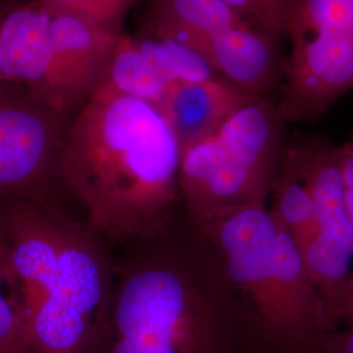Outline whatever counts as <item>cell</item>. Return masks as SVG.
<instances>
[{"label":"cell","instance_id":"obj_1","mask_svg":"<svg viewBox=\"0 0 353 353\" xmlns=\"http://www.w3.org/2000/svg\"><path fill=\"white\" fill-rule=\"evenodd\" d=\"M103 353H272L203 229L183 214L122 248Z\"/></svg>","mask_w":353,"mask_h":353},{"label":"cell","instance_id":"obj_2","mask_svg":"<svg viewBox=\"0 0 353 353\" xmlns=\"http://www.w3.org/2000/svg\"><path fill=\"white\" fill-rule=\"evenodd\" d=\"M182 150L150 102L102 83L72 114L58 178L112 248L166 233L183 214Z\"/></svg>","mask_w":353,"mask_h":353},{"label":"cell","instance_id":"obj_3","mask_svg":"<svg viewBox=\"0 0 353 353\" xmlns=\"http://www.w3.org/2000/svg\"><path fill=\"white\" fill-rule=\"evenodd\" d=\"M20 283L29 353H103L117 262L89 225L46 201L0 199Z\"/></svg>","mask_w":353,"mask_h":353},{"label":"cell","instance_id":"obj_4","mask_svg":"<svg viewBox=\"0 0 353 353\" xmlns=\"http://www.w3.org/2000/svg\"><path fill=\"white\" fill-rule=\"evenodd\" d=\"M202 229L272 353H303L322 334L339 327L299 246L267 204L232 211Z\"/></svg>","mask_w":353,"mask_h":353},{"label":"cell","instance_id":"obj_5","mask_svg":"<svg viewBox=\"0 0 353 353\" xmlns=\"http://www.w3.org/2000/svg\"><path fill=\"white\" fill-rule=\"evenodd\" d=\"M121 34L37 0H11L0 24L1 80L74 114L105 81Z\"/></svg>","mask_w":353,"mask_h":353},{"label":"cell","instance_id":"obj_6","mask_svg":"<svg viewBox=\"0 0 353 353\" xmlns=\"http://www.w3.org/2000/svg\"><path fill=\"white\" fill-rule=\"evenodd\" d=\"M290 141L279 101L267 96L182 152L179 188L190 221L202 228L232 211L267 204Z\"/></svg>","mask_w":353,"mask_h":353},{"label":"cell","instance_id":"obj_7","mask_svg":"<svg viewBox=\"0 0 353 353\" xmlns=\"http://www.w3.org/2000/svg\"><path fill=\"white\" fill-rule=\"evenodd\" d=\"M285 36L280 112L313 122L353 89V0H297Z\"/></svg>","mask_w":353,"mask_h":353},{"label":"cell","instance_id":"obj_8","mask_svg":"<svg viewBox=\"0 0 353 353\" xmlns=\"http://www.w3.org/2000/svg\"><path fill=\"white\" fill-rule=\"evenodd\" d=\"M290 152L310 191L316 228L303 258L328 312L339 326L338 310L352 276L353 227L344 201L339 145L321 135L292 139Z\"/></svg>","mask_w":353,"mask_h":353},{"label":"cell","instance_id":"obj_9","mask_svg":"<svg viewBox=\"0 0 353 353\" xmlns=\"http://www.w3.org/2000/svg\"><path fill=\"white\" fill-rule=\"evenodd\" d=\"M72 114L33 100L19 89L0 96V199H37L58 181Z\"/></svg>","mask_w":353,"mask_h":353},{"label":"cell","instance_id":"obj_10","mask_svg":"<svg viewBox=\"0 0 353 353\" xmlns=\"http://www.w3.org/2000/svg\"><path fill=\"white\" fill-rule=\"evenodd\" d=\"M199 54L169 38L143 33L121 34L109 64L105 83L130 97L156 108L178 83L216 77Z\"/></svg>","mask_w":353,"mask_h":353},{"label":"cell","instance_id":"obj_11","mask_svg":"<svg viewBox=\"0 0 353 353\" xmlns=\"http://www.w3.org/2000/svg\"><path fill=\"white\" fill-rule=\"evenodd\" d=\"M258 99L216 76L178 83L157 109L172 128L182 152L214 135L228 121Z\"/></svg>","mask_w":353,"mask_h":353},{"label":"cell","instance_id":"obj_12","mask_svg":"<svg viewBox=\"0 0 353 353\" xmlns=\"http://www.w3.org/2000/svg\"><path fill=\"white\" fill-rule=\"evenodd\" d=\"M278 37L246 24L210 42L201 57L214 74L258 97L272 96L281 87L284 59Z\"/></svg>","mask_w":353,"mask_h":353},{"label":"cell","instance_id":"obj_13","mask_svg":"<svg viewBox=\"0 0 353 353\" xmlns=\"http://www.w3.org/2000/svg\"><path fill=\"white\" fill-rule=\"evenodd\" d=\"M246 24L224 0H151L144 33L173 39L201 55L219 36Z\"/></svg>","mask_w":353,"mask_h":353},{"label":"cell","instance_id":"obj_14","mask_svg":"<svg viewBox=\"0 0 353 353\" xmlns=\"http://www.w3.org/2000/svg\"><path fill=\"white\" fill-rule=\"evenodd\" d=\"M270 196L272 198L270 210L303 252L314 234L316 214L310 191L299 170L290 145Z\"/></svg>","mask_w":353,"mask_h":353},{"label":"cell","instance_id":"obj_15","mask_svg":"<svg viewBox=\"0 0 353 353\" xmlns=\"http://www.w3.org/2000/svg\"><path fill=\"white\" fill-rule=\"evenodd\" d=\"M0 353H29L24 303L12 252L0 221Z\"/></svg>","mask_w":353,"mask_h":353},{"label":"cell","instance_id":"obj_16","mask_svg":"<svg viewBox=\"0 0 353 353\" xmlns=\"http://www.w3.org/2000/svg\"><path fill=\"white\" fill-rule=\"evenodd\" d=\"M250 26L274 37L287 34L297 0H224Z\"/></svg>","mask_w":353,"mask_h":353},{"label":"cell","instance_id":"obj_17","mask_svg":"<svg viewBox=\"0 0 353 353\" xmlns=\"http://www.w3.org/2000/svg\"><path fill=\"white\" fill-rule=\"evenodd\" d=\"M138 0H92L89 21L112 33H122L121 26Z\"/></svg>","mask_w":353,"mask_h":353},{"label":"cell","instance_id":"obj_18","mask_svg":"<svg viewBox=\"0 0 353 353\" xmlns=\"http://www.w3.org/2000/svg\"><path fill=\"white\" fill-rule=\"evenodd\" d=\"M303 353H353V325H341L322 334Z\"/></svg>","mask_w":353,"mask_h":353},{"label":"cell","instance_id":"obj_19","mask_svg":"<svg viewBox=\"0 0 353 353\" xmlns=\"http://www.w3.org/2000/svg\"><path fill=\"white\" fill-rule=\"evenodd\" d=\"M339 164L344 201L353 227V138L339 145Z\"/></svg>","mask_w":353,"mask_h":353},{"label":"cell","instance_id":"obj_20","mask_svg":"<svg viewBox=\"0 0 353 353\" xmlns=\"http://www.w3.org/2000/svg\"><path fill=\"white\" fill-rule=\"evenodd\" d=\"M338 322L341 325H353V275L350 279L338 310Z\"/></svg>","mask_w":353,"mask_h":353},{"label":"cell","instance_id":"obj_21","mask_svg":"<svg viewBox=\"0 0 353 353\" xmlns=\"http://www.w3.org/2000/svg\"><path fill=\"white\" fill-rule=\"evenodd\" d=\"M10 1L11 0H0V24H1V20H3V16H4V13L7 11V7H8V4H10ZM10 88L8 85H6L4 83H3V80H1V74H0V96L7 90V89Z\"/></svg>","mask_w":353,"mask_h":353}]
</instances>
